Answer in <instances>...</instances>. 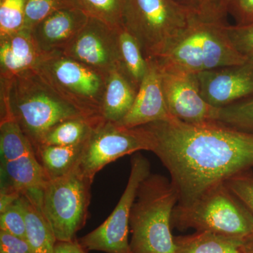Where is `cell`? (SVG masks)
Here are the masks:
<instances>
[{"mask_svg": "<svg viewBox=\"0 0 253 253\" xmlns=\"http://www.w3.org/2000/svg\"><path fill=\"white\" fill-rule=\"evenodd\" d=\"M217 122L239 130L253 132V96L220 108Z\"/></svg>", "mask_w": 253, "mask_h": 253, "instance_id": "28", "label": "cell"}, {"mask_svg": "<svg viewBox=\"0 0 253 253\" xmlns=\"http://www.w3.org/2000/svg\"><path fill=\"white\" fill-rule=\"evenodd\" d=\"M148 68L139 43L124 27L119 30V67L118 69L138 91Z\"/></svg>", "mask_w": 253, "mask_h": 253, "instance_id": "22", "label": "cell"}, {"mask_svg": "<svg viewBox=\"0 0 253 253\" xmlns=\"http://www.w3.org/2000/svg\"><path fill=\"white\" fill-rule=\"evenodd\" d=\"M148 68L138 89L130 111L116 124L127 128L137 127L173 118L168 111L159 66L154 59L147 60Z\"/></svg>", "mask_w": 253, "mask_h": 253, "instance_id": "14", "label": "cell"}, {"mask_svg": "<svg viewBox=\"0 0 253 253\" xmlns=\"http://www.w3.org/2000/svg\"><path fill=\"white\" fill-rule=\"evenodd\" d=\"M226 29L236 49L246 58L248 62L253 63V25H226Z\"/></svg>", "mask_w": 253, "mask_h": 253, "instance_id": "32", "label": "cell"}, {"mask_svg": "<svg viewBox=\"0 0 253 253\" xmlns=\"http://www.w3.org/2000/svg\"><path fill=\"white\" fill-rule=\"evenodd\" d=\"M151 174L149 161L141 153L131 158V169L124 192L113 212L96 229L78 240L86 251L132 253L128 239L131 208L141 183Z\"/></svg>", "mask_w": 253, "mask_h": 253, "instance_id": "9", "label": "cell"}, {"mask_svg": "<svg viewBox=\"0 0 253 253\" xmlns=\"http://www.w3.org/2000/svg\"><path fill=\"white\" fill-rule=\"evenodd\" d=\"M46 54L40 49L29 30L23 28L0 37V76L8 79L18 73L36 69Z\"/></svg>", "mask_w": 253, "mask_h": 253, "instance_id": "16", "label": "cell"}, {"mask_svg": "<svg viewBox=\"0 0 253 253\" xmlns=\"http://www.w3.org/2000/svg\"><path fill=\"white\" fill-rule=\"evenodd\" d=\"M179 196L171 180L150 174L141 183L131 208L129 229L132 253H174L171 233Z\"/></svg>", "mask_w": 253, "mask_h": 253, "instance_id": "3", "label": "cell"}, {"mask_svg": "<svg viewBox=\"0 0 253 253\" xmlns=\"http://www.w3.org/2000/svg\"><path fill=\"white\" fill-rule=\"evenodd\" d=\"M89 18L81 8L60 10L36 25L32 29V35L43 52H63Z\"/></svg>", "mask_w": 253, "mask_h": 253, "instance_id": "15", "label": "cell"}, {"mask_svg": "<svg viewBox=\"0 0 253 253\" xmlns=\"http://www.w3.org/2000/svg\"><path fill=\"white\" fill-rule=\"evenodd\" d=\"M93 181L78 166L66 175L48 181L43 188L42 211L57 241H74L85 224Z\"/></svg>", "mask_w": 253, "mask_h": 253, "instance_id": "8", "label": "cell"}, {"mask_svg": "<svg viewBox=\"0 0 253 253\" xmlns=\"http://www.w3.org/2000/svg\"><path fill=\"white\" fill-rule=\"evenodd\" d=\"M27 0H0V37L23 28Z\"/></svg>", "mask_w": 253, "mask_h": 253, "instance_id": "29", "label": "cell"}, {"mask_svg": "<svg viewBox=\"0 0 253 253\" xmlns=\"http://www.w3.org/2000/svg\"><path fill=\"white\" fill-rule=\"evenodd\" d=\"M103 119L79 117L62 121L48 131L41 144L71 146L85 142L95 125Z\"/></svg>", "mask_w": 253, "mask_h": 253, "instance_id": "24", "label": "cell"}, {"mask_svg": "<svg viewBox=\"0 0 253 253\" xmlns=\"http://www.w3.org/2000/svg\"><path fill=\"white\" fill-rule=\"evenodd\" d=\"M226 27V23L194 21L161 56L154 60L161 66L196 74L248 62L233 44Z\"/></svg>", "mask_w": 253, "mask_h": 253, "instance_id": "4", "label": "cell"}, {"mask_svg": "<svg viewBox=\"0 0 253 253\" xmlns=\"http://www.w3.org/2000/svg\"><path fill=\"white\" fill-rule=\"evenodd\" d=\"M127 0H77L89 17L97 18L114 28L123 27V14Z\"/></svg>", "mask_w": 253, "mask_h": 253, "instance_id": "25", "label": "cell"}, {"mask_svg": "<svg viewBox=\"0 0 253 253\" xmlns=\"http://www.w3.org/2000/svg\"><path fill=\"white\" fill-rule=\"evenodd\" d=\"M0 81L1 113L8 112L12 116L35 150L58 123L86 117L58 94L36 70L24 71L8 79L1 78Z\"/></svg>", "mask_w": 253, "mask_h": 253, "instance_id": "2", "label": "cell"}, {"mask_svg": "<svg viewBox=\"0 0 253 253\" xmlns=\"http://www.w3.org/2000/svg\"><path fill=\"white\" fill-rule=\"evenodd\" d=\"M84 143L71 146L41 144L35 150L48 180L65 176L78 167Z\"/></svg>", "mask_w": 253, "mask_h": 253, "instance_id": "21", "label": "cell"}, {"mask_svg": "<svg viewBox=\"0 0 253 253\" xmlns=\"http://www.w3.org/2000/svg\"><path fill=\"white\" fill-rule=\"evenodd\" d=\"M158 65L166 105L173 118L189 124L217 122L219 109L203 98L196 73Z\"/></svg>", "mask_w": 253, "mask_h": 253, "instance_id": "11", "label": "cell"}, {"mask_svg": "<svg viewBox=\"0 0 253 253\" xmlns=\"http://www.w3.org/2000/svg\"><path fill=\"white\" fill-rule=\"evenodd\" d=\"M53 253H87V251L76 239L72 241H57Z\"/></svg>", "mask_w": 253, "mask_h": 253, "instance_id": "35", "label": "cell"}, {"mask_svg": "<svg viewBox=\"0 0 253 253\" xmlns=\"http://www.w3.org/2000/svg\"><path fill=\"white\" fill-rule=\"evenodd\" d=\"M181 231L194 229L222 235L253 238V214L225 184L203 195L189 207H175L172 226Z\"/></svg>", "mask_w": 253, "mask_h": 253, "instance_id": "6", "label": "cell"}, {"mask_svg": "<svg viewBox=\"0 0 253 253\" xmlns=\"http://www.w3.org/2000/svg\"><path fill=\"white\" fill-rule=\"evenodd\" d=\"M0 253H32L26 239L0 230Z\"/></svg>", "mask_w": 253, "mask_h": 253, "instance_id": "34", "label": "cell"}, {"mask_svg": "<svg viewBox=\"0 0 253 253\" xmlns=\"http://www.w3.org/2000/svg\"><path fill=\"white\" fill-rule=\"evenodd\" d=\"M151 149V136L144 126L125 127L103 119L95 125L84 143L78 168L94 180L95 175L110 163L126 155Z\"/></svg>", "mask_w": 253, "mask_h": 253, "instance_id": "10", "label": "cell"}, {"mask_svg": "<svg viewBox=\"0 0 253 253\" xmlns=\"http://www.w3.org/2000/svg\"><path fill=\"white\" fill-rule=\"evenodd\" d=\"M185 208L228 179L253 168V132L219 122L189 124L172 118L142 126Z\"/></svg>", "mask_w": 253, "mask_h": 253, "instance_id": "1", "label": "cell"}, {"mask_svg": "<svg viewBox=\"0 0 253 253\" xmlns=\"http://www.w3.org/2000/svg\"><path fill=\"white\" fill-rule=\"evenodd\" d=\"M21 199L26 220V239L32 253H54L57 240L42 211L41 199L28 194L21 195Z\"/></svg>", "mask_w": 253, "mask_h": 253, "instance_id": "19", "label": "cell"}, {"mask_svg": "<svg viewBox=\"0 0 253 253\" xmlns=\"http://www.w3.org/2000/svg\"><path fill=\"white\" fill-rule=\"evenodd\" d=\"M229 13L235 18L236 26L253 25V0H230Z\"/></svg>", "mask_w": 253, "mask_h": 253, "instance_id": "33", "label": "cell"}, {"mask_svg": "<svg viewBox=\"0 0 253 253\" xmlns=\"http://www.w3.org/2000/svg\"><path fill=\"white\" fill-rule=\"evenodd\" d=\"M1 188L21 194L40 192L49 181L36 152L1 163Z\"/></svg>", "mask_w": 253, "mask_h": 253, "instance_id": "17", "label": "cell"}, {"mask_svg": "<svg viewBox=\"0 0 253 253\" xmlns=\"http://www.w3.org/2000/svg\"><path fill=\"white\" fill-rule=\"evenodd\" d=\"M35 70L86 117L103 119L101 106L107 76L62 52L46 54Z\"/></svg>", "mask_w": 253, "mask_h": 253, "instance_id": "7", "label": "cell"}, {"mask_svg": "<svg viewBox=\"0 0 253 253\" xmlns=\"http://www.w3.org/2000/svg\"><path fill=\"white\" fill-rule=\"evenodd\" d=\"M71 8H81L77 0H27L23 29L32 31L50 15Z\"/></svg>", "mask_w": 253, "mask_h": 253, "instance_id": "27", "label": "cell"}, {"mask_svg": "<svg viewBox=\"0 0 253 253\" xmlns=\"http://www.w3.org/2000/svg\"><path fill=\"white\" fill-rule=\"evenodd\" d=\"M224 184L253 214V174L251 170L233 176Z\"/></svg>", "mask_w": 253, "mask_h": 253, "instance_id": "31", "label": "cell"}, {"mask_svg": "<svg viewBox=\"0 0 253 253\" xmlns=\"http://www.w3.org/2000/svg\"><path fill=\"white\" fill-rule=\"evenodd\" d=\"M22 194L13 191V190L1 188L0 192V212L4 211L15 201H17Z\"/></svg>", "mask_w": 253, "mask_h": 253, "instance_id": "36", "label": "cell"}, {"mask_svg": "<svg viewBox=\"0 0 253 253\" xmlns=\"http://www.w3.org/2000/svg\"><path fill=\"white\" fill-rule=\"evenodd\" d=\"M197 77L203 98L214 107L220 109L253 96V63L204 71Z\"/></svg>", "mask_w": 253, "mask_h": 253, "instance_id": "13", "label": "cell"}, {"mask_svg": "<svg viewBox=\"0 0 253 253\" xmlns=\"http://www.w3.org/2000/svg\"><path fill=\"white\" fill-rule=\"evenodd\" d=\"M201 22L225 23L230 0H174Z\"/></svg>", "mask_w": 253, "mask_h": 253, "instance_id": "26", "label": "cell"}, {"mask_svg": "<svg viewBox=\"0 0 253 253\" xmlns=\"http://www.w3.org/2000/svg\"><path fill=\"white\" fill-rule=\"evenodd\" d=\"M196 21L174 0H127L123 26L151 60L161 56Z\"/></svg>", "mask_w": 253, "mask_h": 253, "instance_id": "5", "label": "cell"}, {"mask_svg": "<svg viewBox=\"0 0 253 253\" xmlns=\"http://www.w3.org/2000/svg\"><path fill=\"white\" fill-rule=\"evenodd\" d=\"M0 151L1 163L14 161L36 152L31 141L8 112L1 113Z\"/></svg>", "mask_w": 253, "mask_h": 253, "instance_id": "23", "label": "cell"}, {"mask_svg": "<svg viewBox=\"0 0 253 253\" xmlns=\"http://www.w3.org/2000/svg\"><path fill=\"white\" fill-rule=\"evenodd\" d=\"M137 90L118 68L106 78V87L101 106L105 121L118 123L130 111Z\"/></svg>", "mask_w": 253, "mask_h": 253, "instance_id": "20", "label": "cell"}, {"mask_svg": "<svg viewBox=\"0 0 253 253\" xmlns=\"http://www.w3.org/2000/svg\"><path fill=\"white\" fill-rule=\"evenodd\" d=\"M174 253H253V238L241 239L211 231L174 236Z\"/></svg>", "mask_w": 253, "mask_h": 253, "instance_id": "18", "label": "cell"}, {"mask_svg": "<svg viewBox=\"0 0 253 253\" xmlns=\"http://www.w3.org/2000/svg\"><path fill=\"white\" fill-rule=\"evenodd\" d=\"M0 230L26 239V220L21 197L0 212Z\"/></svg>", "mask_w": 253, "mask_h": 253, "instance_id": "30", "label": "cell"}, {"mask_svg": "<svg viewBox=\"0 0 253 253\" xmlns=\"http://www.w3.org/2000/svg\"><path fill=\"white\" fill-rule=\"evenodd\" d=\"M119 30L89 17L62 53L108 76L119 67Z\"/></svg>", "mask_w": 253, "mask_h": 253, "instance_id": "12", "label": "cell"}]
</instances>
